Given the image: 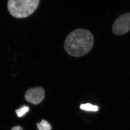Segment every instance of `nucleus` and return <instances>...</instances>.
<instances>
[{"label":"nucleus","mask_w":130,"mask_h":130,"mask_svg":"<svg viewBox=\"0 0 130 130\" xmlns=\"http://www.w3.org/2000/svg\"><path fill=\"white\" fill-rule=\"evenodd\" d=\"M80 108L82 110H85L87 111H97L99 110L98 106L92 105L90 103L82 104L80 105Z\"/></svg>","instance_id":"nucleus-5"},{"label":"nucleus","mask_w":130,"mask_h":130,"mask_svg":"<svg viewBox=\"0 0 130 130\" xmlns=\"http://www.w3.org/2000/svg\"><path fill=\"white\" fill-rule=\"evenodd\" d=\"M11 130H23V128L20 126H16L12 128Z\"/></svg>","instance_id":"nucleus-8"},{"label":"nucleus","mask_w":130,"mask_h":130,"mask_svg":"<svg viewBox=\"0 0 130 130\" xmlns=\"http://www.w3.org/2000/svg\"><path fill=\"white\" fill-rule=\"evenodd\" d=\"M45 97V91L41 87L30 88L25 94V98L27 101L34 105L41 103Z\"/></svg>","instance_id":"nucleus-4"},{"label":"nucleus","mask_w":130,"mask_h":130,"mask_svg":"<svg viewBox=\"0 0 130 130\" xmlns=\"http://www.w3.org/2000/svg\"><path fill=\"white\" fill-rule=\"evenodd\" d=\"M29 111V108L28 106L25 105H23L20 109H17L15 111V112L18 117H22L25 115Z\"/></svg>","instance_id":"nucleus-7"},{"label":"nucleus","mask_w":130,"mask_h":130,"mask_svg":"<svg viewBox=\"0 0 130 130\" xmlns=\"http://www.w3.org/2000/svg\"><path fill=\"white\" fill-rule=\"evenodd\" d=\"M94 42L91 32L87 29L79 28L68 35L64 41V49L70 56L79 57L90 51Z\"/></svg>","instance_id":"nucleus-1"},{"label":"nucleus","mask_w":130,"mask_h":130,"mask_svg":"<svg viewBox=\"0 0 130 130\" xmlns=\"http://www.w3.org/2000/svg\"><path fill=\"white\" fill-rule=\"evenodd\" d=\"M36 126L39 130H51L52 126L46 120H42L40 123H38Z\"/></svg>","instance_id":"nucleus-6"},{"label":"nucleus","mask_w":130,"mask_h":130,"mask_svg":"<svg viewBox=\"0 0 130 130\" xmlns=\"http://www.w3.org/2000/svg\"><path fill=\"white\" fill-rule=\"evenodd\" d=\"M40 0H8V9L14 18H24L34 12Z\"/></svg>","instance_id":"nucleus-2"},{"label":"nucleus","mask_w":130,"mask_h":130,"mask_svg":"<svg viewBox=\"0 0 130 130\" xmlns=\"http://www.w3.org/2000/svg\"><path fill=\"white\" fill-rule=\"evenodd\" d=\"M130 30V13L123 14L115 21L112 30L115 35H120Z\"/></svg>","instance_id":"nucleus-3"}]
</instances>
